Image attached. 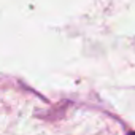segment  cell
I'll list each match as a JSON object with an SVG mask.
<instances>
[{"label":"cell","instance_id":"1","mask_svg":"<svg viewBox=\"0 0 135 135\" xmlns=\"http://www.w3.org/2000/svg\"><path fill=\"white\" fill-rule=\"evenodd\" d=\"M127 135H135V132H129V133H127Z\"/></svg>","mask_w":135,"mask_h":135}]
</instances>
